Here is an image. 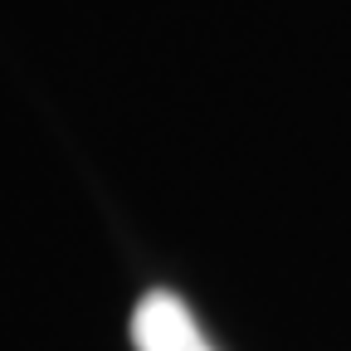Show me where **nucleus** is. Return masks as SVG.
I'll list each match as a JSON object with an SVG mask.
<instances>
[{
  "label": "nucleus",
  "instance_id": "f257e3e1",
  "mask_svg": "<svg viewBox=\"0 0 351 351\" xmlns=\"http://www.w3.org/2000/svg\"><path fill=\"white\" fill-rule=\"evenodd\" d=\"M132 346L137 351H215L210 337L195 327L191 307L166 288H152L132 307Z\"/></svg>",
  "mask_w": 351,
  "mask_h": 351
}]
</instances>
